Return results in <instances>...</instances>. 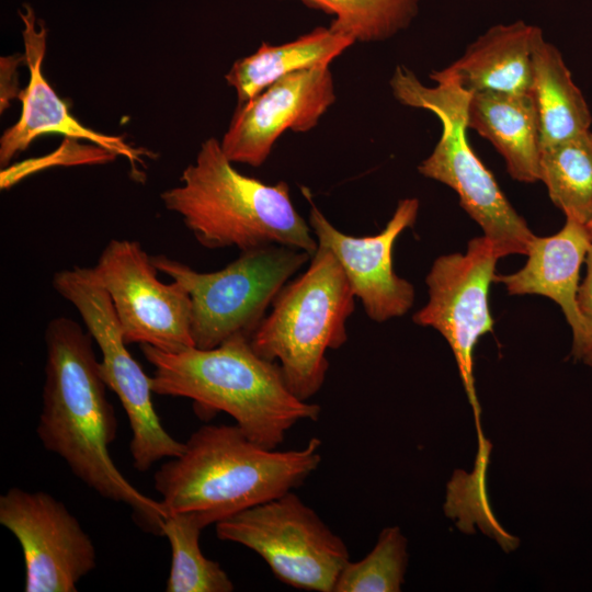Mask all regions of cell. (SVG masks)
I'll list each match as a JSON object with an SVG mask.
<instances>
[{
  "label": "cell",
  "mask_w": 592,
  "mask_h": 592,
  "mask_svg": "<svg viewBox=\"0 0 592 592\" xmlns=\"http://www.w3.org/2000/svg\"><path fill=\"white\" fill-rule=\"evenodd\" d=\"M45 345L43 407L36 429L43 446L100 496L129 505L146 531L161 535L162 503L137 490L111 457L117 420L92 337L72 319L57 317L47 323Z\"/></svg>",
  "instance_id": "cell-1"
},
{
  "label": "cell",
  "mask_w": 592,
  "mask_h": 592,
  "mask_svg": "<svg viewBox=\"0 0 592 592\" xmlns=\"http://www.w3.org/2000/svg\"><path fill=\"white\" fill-rule=\"evenodd\" d=\"M155 473L153 486L166 513L193 514L204 527L294 491L321 462L318 437L277 451L254 443L237 424L203 425Z\"/></svg>",
  "instance_id": "cell-2"
},
{
  "label": "cell",
  "mask_w": 592,
  "mask_h": 592,
  "mask_svg": "<svg viewBox=\"0 0 592 592\" xmlns=\"http://www.w3.org/2000/svg\"><path fill=\"white\" fill-rule=\"evenodd\" d=\"M155 367L153 394L193 400L197 414H229L254 443L277 448L300 421H317L320 406L297 398L276 362L261 357L250 339L234 337L212 349L164 352L140 345Z\"/></svg>",
  "instance_id": "cell-3"
},
{
  "label": "cell",
  "mask_w": 592,
  "mask_h": 592,
  "mask_svg": "<svg viewBox=\"0 0 592 592\" xmlns=\"http://www.w3.org/2000/svg\"><path fill=\"white\" fill-rule=\"evenodd\" d=\"M161 201L207 249L247 251L280 244L311 257L318 249L288 184H266L240 173L215 137L201 145L194 162L183 170L181 184L163 191Z\"/></svg>",
  "instance_id": "cell-4"
},
{
  "label": "cell",
  "mask_w": 592,
  "mask_h": 592,
  "mask_svg": "<svg viewBox=\"0 0 592 592\" xmlns=\"http://www.w3.org/2000/svg\"><path fill=\"white\" fill-rule=\"evenodd\" d=\"M355 295L332 252L318 244L306 271L278 292L250 343L278 363L289 390L308 401L323 386L328 350L348 341Z\"/></svg>",
  "instance_id": "cell-5"
},
{
  "label": "cell",
  "mask_w": 592,
  "mask_h": 592,
  "mask_svg": "<svg viewBox=\"0 0 592 592\" xmlns=\"http://www.w3.org/2000/svg\"><path fill=\"white\" fill-rule=\"evenodd\" d=\"M430 78L436 86L428 87L410 69L397 66L389 81L399 103L433 113L442 125L433 151L418 166L419 173L457 193L460 206L480 226L500 258L526 255L535 235L468 143L467 107L471 93L454 79L434 71Z\"/></svg>",
  "instance_id": "cell-6"
},
{
  "label": "cell",
  "mask_w": 592,
  "mask_h": 592,
  "mask_svg": "<svg viewBox=\"0 0 592 592\" xmlns=\"http://www.w3.org/2000/svg\"><path fill=\"white\" fill-rule=\"evenodd\" d=\"M310 258L299 249L270 244L241 251L225 267L202 273L164 254L151 255L156 269L189 293L192 337L198 349L237 335L250 339L278 292Z\"/></svg>",
  "instance_id": "cell-7"
},
{
  "label": "cell",
  "mask_w": 592,
  "mask_h": 592,
  "mask_svg": "<svg viewBox=\"0 0 592 592\" xmlns=\"http://www.w3.org/2000/svg\"><path fill=\"white\" fill-rule=\"evenodd\" d=\"M53 287L77 309L101 350L102 378L118 397L130 424L134 467L147 471L164 457L180 456L185 444L161 424L151 398V379L129 353L112 300L92 267L58 271Z\"/></svg>",
  "instance_id": "cell-8"
},
{
  "label": "cell",
  "mask_w": 592,
  "mask_h": 592,
  "mask_svg": "<svg viewBox=\"0 0 592 592\" xmlns=\"http://www.w3.org/2000/svg\"><path fill=\"white\" fill-rule=\"evenodd\" d=\"M219 539L257 553L283 583L333 592L350 560L343 539L293 491L215 524Z\"/></svg>",
  "instance_id": "cell-9"
},
{
  "label": "cell",
  "mask_w": 592,
  "mask_h": 592,
  "mask_svg": "<svg viewBox=\"0 0 592 592\" xmlns=\"http://www.w3.org/2000/svg\"><path fill=\"white\" fill-rule=\"evenodd\" d=\"M499 259L496 248L485 236L471 239L465 253L439 257L425 277L428 303L412 317L415 325L437 330L451 346L474 410L480 455L489 453V446L480 424L474 350L480 337L493 329L489 291Z\"/></svg>",
  "instance_id": "cell-10"
},
{
  "label": "cell",
  "mask_w": 592,
  "mask_h": 592,
  "mask_svg": "<svg viewBox=\"0 0 592 592\" xmlns=\"http://www.w3.org/2000/svg\"><path fill=\"white\" fill-rule=\"evenodd\" d=\"M92 270L107 292L127 344L164 352L194 348L192 301L175 281L158 280V270L138 241L112 239Z\"/></svg>",
  "instance_id": "cell-11"
},
{
  "label": "cell",
  "mask_w": 592,
  "mask_h": 592,
  "mask_svg": "<svg viewBox=\"0 0 592 592\" xmlns=\"http://www.w3.org/2000/svg\"><path fill=\"white\" fill-rule=\"evenodd\" d=\"M0 523L21 545L25 592H76L96 566L92 539L49 493L9 489L0 497Z\"/></svg>",
  "instance_id": "cell-12"
},
{
  "label": "cell",
  "mask_w": 592,
  "mask_h": 592,
  "mask_svg": "<svg viewBox=\"0 0 592 592\" xmlns=\"http://www.w3.org/2000/svg\"><path fill=\"white\" fill-rule=\"evenodd\" d=\"M301 192L310 205L308 223L318 244L335 257L367 317L375 322H385L406 315L414 301V287L395 273L392 251L400 234L414 225L419 200H400L380 232L354 237L328 220L312 202L307 187H301Z\"/></svg>",
  "instance_id": "cell-13"
},
{
  "label": "cell",
  "mask_w": 592,
  "mask_h": 592,
  "mask_svg": "<svg viewBox=\"0 0 592 592\" xmlns=\"http://www.w3.org/2000/svg\"><path fill=\"white\" fill-rule=\"evenodd\" d=\"M329 67L286 75L238 107L220 141L232 162L262 166L285 130L304 133L317 126L334 103Z\"/></svg>",
  "instance_id": "cell-14"
},
{
  "label": "cell",
  "mask_w": 592,
  "mask_h": 592,
  "mask_svg": "<svg viewBox=\"0 0 592 592\" xmlns=\"http://www.w3.org/2000/svg\"><path fill=\"white\" fill-rule=\"evenodd\" d=\"M23 8L24 11H19V15L23 21V58L29 68L30 79L25 89L19 92L22 103L21 115L0 138V163L8 164L37 137L49 133L61 134L72 139L89 140L115 156L127 158L132 166L141 163V156L148 155L146 150L130 146L123 137L93 130L69 113L66 103L43 75L47 42L45 24L42 20H36L31 5L24 4Z\"/></svg>",
  "instance_id": "cell-15"
},
{
  "label": "cell",
  "mask_w": 592,
  "mask_h": 592,
  "mask_svg": "<svg viewBox=\"0 0 592 592\" xmlns=\"http://www.w3.org/2000/svg\"><path fill=\"white\" fill-rule=\"evenodd\" d=\"M592 244L587 225L566 218L549 237L535 236L525 265L512 274L494 275L510 295H542L554 300L572 331L571 355L577 361L588 341V327L578 306L580 271Z\"/></svg>",
  "instance_id": "cell-16"
},
{
  "label": "cell",
  "mask_w": 592,
  "mask_h": 592,
  "mask_svg": "<svg viewBox=\"0 0 592 592\" xmlns=\"http://www.w3.org/2000/svg\"><path fill=\"white\" fill-rule=\"evenodd\" d=\"M538 26L524 21L497 24L476 38L448 67L435 71L470 93H530L532 48Z\"/></svg>",
  "instance_id": "cell-17"
},
{
  "label": "cell",
  "mask_w": 592,
  "mask_h": 592,
  "mask_svg": "<svg viewBox=\"0 0 592 592\" xmlns=\"http://www.w3.org/2000/svg\"><path fill=\"white\" fill-rule=\"evenodd\" d=\"M467 128L489 140L515 181H539L540 134L530 93L480 91L471 93Z\"/></svg>",
  "instance_id": "cell-18"
},
{
  "label": "cell",
  "mask_w": 592,
  "mask_h": 592,
  "mask_svg": "<svg viewBox=\"0 0 592 592\" xmlns=\"http://www.w3.org/2000/svg\"><path fill=\"white\" fill-rule=\"evenodd\" d=\"M354 43L351 37L323 26L281 45L263 42L253 54L237 59L225 79L235 89L238 104H243L286 75L329 67Z\"/></svg>",
  "instance_id": "cell-19"
},
{
  "label": "cell",
  "mask_w": 592,
  "mask_h": 592,
  "mask_svg": "<svg viewBox=\"0 0 592 592\" xmlns=\"http://www.w3.org/2000/svg\"><path fill=\"white\" fill-rule=\"evenodd\" d=\"M540 147H549L590 129L589 105L572 80L560 52L538 27L532 48V86Z\"/></svg>",
  "instance_id": "cell-20"
},
{
  "label": "cell",
  "mask_w": 592,
  "mask_h": 592,
  "mask_svg": "<svg viewBox=\"0 0 592 592\" xmlns=\"http://www.w3.org/2000/svg\"><path fill=\"white\" fill-rule=\"evenodd\" d=\"M539 181L566 218L587 225L592 218L591 130L542 148Z\"/></svg>",
  "instance_id": "cell-21"
},
{
  "label": "cell",
  "mask_w": 592,
  "mask_h": 592,
  "mask_svg": "<svg viewBox=\"0 0 592 592\" xmlns=\"http://www.w3.org/2000/svg\"><path fill=\"white\" fill-rule=\"evenodd\" d=\"M205 528L190 513L167 512L161 535L171 547V566L167 592H231L235 585L217 561L202 551L200 536Z\"/></svg>",
  "instance_id": "cell-22"
},
{
  "label": "cell",
  "mask_w": 592,
  "mask_h": 592,
  "mask_svg": "<svg viewBox=\"0 0 592 592\" xmlns=\"http://www.w3.org/2000/svg\"><path fill=\"white\" fill-rule=\"evenodd\" d=\"M333 16L329 27L354 42L386 41L410 26L421 0H298Z\"/></svg>",
  "instance_id": "cell-23"
},
{
  "label": "cell",
  "mask_w": 592,
  "mask_h": 592,
  "mask_svg": "<svg viewBox=\"0 0 592 592\" xmlns=\"http://www.w3.org/2000/svg\"><path fill=\"white\" fill-rule=\"evenodd\" d=\"M407 563V539L401 530L386 527L366 557L346 562L333 592H398L405 581Z\"/></svg>",
  "instance_id": "cell-24"
},
{
  "label": "cell",
  "mask_w": 592,
  "mask_h": 592,
  "mask_svg": "<svg viewBox=\"0 0 592 592\" xmlns=\"http://www.w3.org/2000/svg\"><path fill=\"white\" fill-rule=\"evenodd\" d=\"M587 272L580 283L578 292V306L588 327V341L577 361L592 366V244L585 258Z\"/></svg>",
  "instance_id": "cell-25"
},
{
  "label": "cell",
  "mask_w": 592,
  "mask_h": 592,
  "mask_svg": "<svg viewBox=\"0 0 592 592\" xmlns=\"http://www.w3.org/2000/svg\"><path fill=\"white\" fill-rule=\"evenodd\" d=\"M587 228H588V231H589L591 241H592V218H591V220L587 224Z\"/></svg>",
  "instance_id": "cell-26"
}]
</instances>
